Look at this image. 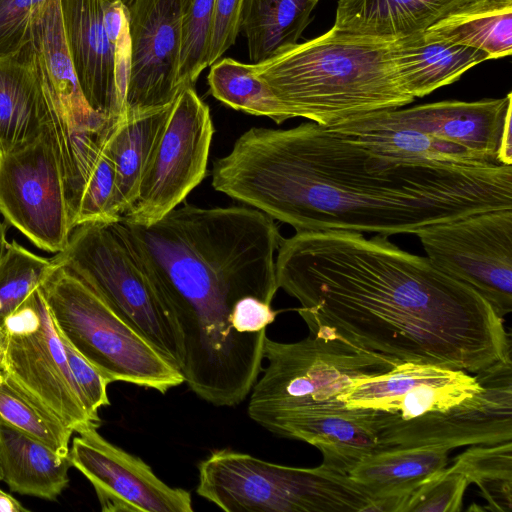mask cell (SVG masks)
Instances as JSON below:
<instances>
[{"label": "cell", "mask_w": 512, "mask_h": 512, "mask_svg": "<svg viewBox=\"0 0 512 512\" xmlns=\"http://www.w3.org/2000/svg\"><path fill=\"white\" fill-rule=\"evenodd\" d=\"M212 186L296 232L416 234L512 209V165L400 161L312 121L245 131L214 161Z\"/></svg>", "instance_id": "cell-1"}, {"label": "cell", "mask_w": 512, "mask_h": 512, "mask_svg": "<svg viewBox=\"0 0 512 512\" xmlns=\"http://www.w3.org/2000/svg\"><path fill=\"white\" fill-rule=\"evenodd\" d=\"M276 277L310 334L474 374L511 358L503 317L483 295L386 235L296 232L281 241Z\"/></svg>", "instance_id": "cell-2"}, {"label": "cell", "mask_w": 512, "mask_h": 512, "mask_svg": "<svg viewBox=\"0 0 512 512\" xmlns=\"http://www.w3.org/2000/svg\"><path fill=\"white\" fill-rule=\"evenodd\" d=\"M121 221L180 327L184 383L214 406L240 404L277 315L283 238L274 219L245 206L184 205L149 226Z\"/></svg>", "instance_id": "cell-3"}, {"label": "cell", "mask_w": 512, "mask_h": 512, "mask_svg": "<svg viewBox=\"0 0 512 512\" xmlns=\"http://www.w3.org/2000/svg\"><path fill=\"white\" fill-rule=\"evenodd\" d=\"M251 65L291 118L325 127L414 101L398 80L391 40L334 27Z\"/></svg>", "instance_id": "cell-4"}, {"label": "cell", "mask_w": 512, "mask_h": 512, "mask_svg": "<svg viewBox=\"0 0 512 512\" xmlns=\"http://www.w3.org/2000/svg\"><path fill=\"white\" fill-rule=\"evenodd\" d=\"M51 260L83 281L182 371L185 348L178 322L121 219L75 226L66 247Z\"/></svg>", "instance_id": "cell-5"}, {"label": "cell", "mask_w": 512, "mask_h": 512, "mask_svg": "<svg viewBox=\"0 0 512 512\" xmlns=\"http://www.w3.org/2000/svg\"><path fill=\"white\" fill-rule=\"evenodd\" d=\"M197 494L227 512H371L373 501L340 472L300 468L219 449L198 464Z\"/></svg>", "instance_id": "cell-6"}, {"label": "cell", "mask_w": 512, "mask_h": 512, "mask_svg": "<svg viewBox=\"0 0 512 512\" xmlns=\"http://www.w3.org/2000/svg\"><path fill=\"white\" fill-rule=\"evenodd\" d=\"M40 287L57 331L110 384L165 394L184 383L180 370L65 267L54 264Z\"/></svg>", "instance_id": "cell-7"}, {"label": "cell", "mask_w": 512, "mask_h": 512, "mask_svg": "<svg viewBox=\"0 0 512 512\" xmlns=\"http://www.w3.org/2000/svg\"><path fill=\"white\" fill-rule=\"evenodd\" d=\"M263 357L268 364L250 391L247 409L259 425L288 412L341 404L338 396L356 380L402 363L325 334L292 343L266 337Z\"/></svg>", "instance_id": "cell-8"}, {"label": "cell", "mask_w": 512, "mask_h": 512, "mask_svg": "<svg viewBox=\"0 0 512 512\" xmlns=\"http://www.w3.org/2000/svg\"><path fill=\"white\" fill-rule=\"evenodd\" d=\"M2 328L5 380L38 409L73 432L96 424L74 383L41 287L4 320Z\"/></svg>", "instance_id": "cell-9"}, {"label": "cell", "mask_w": 512, "mask_h": 512, "mask_svg": "<svg viewBox=\"0 0 512 512\" xmlns=\"http://www.w3.org/2000/svg\"><path fill=\"white\" fill-rule=\"evenodd\" d=\"M214 125L193 86L180 91L143 171L137 199L121 217L149 226L175 209L206 176Z\"/></svg>", "instance_id": "cell-10"}, {"label": "cell", "mask_w": 512, "mask_h": 512, "mask_svg": "<svg viewBox=\"0 0 512 512\" xmlns=\"http://www.w3.org/2000/svg\"><path fill=\"white\" fill-rule=\"evenodd\" d=\"M416 235L438 269L477 290L500 316L512 311V209L437 223Z\"/></svg>", "instance_id": "cell-11"}, {"label": "cell", "mask_w": 512, "mask_h": 512, "mask_svg": "<svg viewBox=\"0 0 512 512\" xmlns=\"http://www.w3.org/2000/svg\"><path fill=\"white\" fill-rule=\"evenodd\" d=\"M0 213L35 246L58 253L72 230L53 138L0 152Z\"/></svg>", "instance_id": "cell-12"}, {"label": "cell", "mask_w": 512, "mask_h": 512, "mask_svg": "<svg viewBox=\"0 0 512 512\" xmlns=\"http://www.w3.org/2000/svg\"><path fill=\"white\" fill-rule=\"evenodd\" d=\"M481 389L445 412L382 427V449L392 447L492 445L512 440V361L475 373Z\"/></svg>", "instance_id": "cell-13"}, {"label": "cell", "mask_w": 512, "mask_h": 512, "mask_svg": "<svg viewBox=\"0 0 512 512\" xmlns=\"http://www.w3.org/2000/svg\"><path fill=\"white\" fill-rule=\"evenodd\" d=\"M99 425L75 431L72 467L92 485L103 512H192L189 491L171 487L141 458L106 440Z\"/></svg>", "instance_id": "cell-14"}, {"label": "cell", "mask_w": 512, "mask_h": 512, "mask_svg": "<svg viewBox=\"0 0 512 512\" xmlns=\"http://www.w3.org/2000/svg\"><path fill=\"white\" fill-rule=\"evenodd\" d=\"M481 389L476 375L457 369L402 362L384 373L356 380L338 400L375 411L379 430L445 412Z\"/></svg>", "instance_id": "cell-15"}, {"label": "cell", "mask_w": 512, "mask_h": 512, "mask_svg": "<svg viewBox=\"0 0 512 512\" xmlns=\"http://www.w3.org/2000/svg\"><path fill=\"white\" fill-rule=\"evenodd\" d=\"M130 69L125 112L171 104L179 80L182 0H132L127 6Z\"/></svg>", "instance_id": "cell-16"}, {"label": "cell", "mask_w": 512, "mask_h": 512, "mask_svg": "<svg viewBox=\"0 0 512 512\" xmlns=\"http://www.w3.org/2000/svg\"><path fill=\"white\" fill-rule=\"evenodd\" d=\"M388 112L398 122L466 152L479 164L501 165L499 150L511 121L512 93L502 98L446 100Z\"/></svg>", "instance_id": "cell-17"}, {"label": "cell", "mask_w": 512, "mask_h": 512, "mask_svg": "<svg viewBox=\"0 0 512 512\" xmlns=\"http://www.w3.org/2000/svg\"><path fill=\"white\" fill-rule=\"evenodd\" d=\"M260 426L314 445L323 454L322 464L344 475L365 455L382 450L375 411L344 403L288 412Z\"/></svg>", "instance_id": "cell-18"}, {"label": "cell", "mask_w": 512, "mask_h": 512, "mask_svg": "<svg viewBox=\"0 0 512 512\" xmlns=\"http://www.w3.org/2000/svg\"><path fill=\"white\" fill-rule=\"evenodd\" d=\"M65 35L81 91L99 114L118 119L124 113L114 46L104 21V0H60Z\"/></svg>", "instance_id": "cell-19"}, {"label": "cell", "mask_w": 512, "mask_h": 512, "mask_svg": "<svg viewBox=\"0 0 512 512\" xmlns=\"http://www.w3.org/2000/svg\"><path fill=\"white\" fill-rule=\"evenodd\" d=\"M448 448L392 447L365 455L346 476L373 501L372 511L404 512L411 493L448 464Z\"/></svg>", "instance_id": "cell-20"}, {"label": "cell", "mask_w": 512, "mask_h": 512, "mask_svg": "<svg viewBox=\"0 0 512 512\" xmlns=\"http://www.w3.org/2000/svg\"><path fill=\"white\" fill-rule=\"evenodd\" d=\"M45 100L31 41L0 58V152L36 141L46 124Z\"/></svg>", "instance_id": "cell-21"}, {"label": "cell", "mask_w": 512, "mask_h": 512, "mask_svg": "<svg viewBox=\"0 0 512 512\" xmlns=\"http://www.w3.org/2000/svg\"><path fill=\"white\" fill-rule=\"evenodd\" d=\"M398 80L414 99L457 81L470 68L491 57L483 50L431 39L423 31L391 41Z\"/></svg>", "instance_id": "cell-22"}, {"label": "cell", "mask_w": 512, "mask_h": 512, "mask_svg": "<svg viewBox=\"0 0 512 512\" xmlns=\"http://www.w3.org/2000/svg\"><path fill=\"white\" fill-rule=\"evenodd\" d=\"M470 0H338L332 27L395 40L425 31Z\"/></svg>", "instance_id": "cell-23"}, {"label": "cell", "mask_w": 512, "mask_h": 512, "mask_svg": "<svg viewBox=\"0 0 512 512\" xmlns=\"http://www.w3.org/2000/svg\"><path fill=\"white\" fill-rule=\"evenodd\" d=\"M72 467L49 447L0 421V470L11 492L56 500L69 483Z\"/></svg>", "instance_id": "cell-24"}, {"label": "cell", "mask_w": 512, "mask_h": 512, "mask_svg": "<svg viewBox=\"0 0 512 512\" xmlns=\"http://www.w3.org/2000/svg\"><path fill=\"white\" fill-rule=\"evenodd\" d=\"M171 104L143 112L123 113L107 137L105 149L115 171L113 210L118 218L128 213L137 199L148 157Z\"/></svg>", "instance_id": "cell-25"}, {"label": "cell", "mask_w": 512, "mask_h": 512, "mask_svg": "<svg viewBox=\"0 0 512 512\" xmlns=\"http://www.w3.org/2000/svg\"><path fill=\"white\" fill-rule=\"evenodd\" d=\"M427 38L480 49L491 59L512 54V0H470L423 31Z\"/></svg>", "instance_id": "cell-26"}, {"label": "cell", "mask_w": 512, "mask_h": 512, "mask_svg": "<svg viewBox=\"0 0 512 512\" xmlns=\"http://www.w3.org/2000/svg\"><path fill=\"white\" fill-rule=\"evenodd\" d=\"M320 0H243L240 32L252 64L298 43Z\"/></svg>", "instance_id": "cell-27"}, {"label": "cell", "mask_w": 512, "mask_h": 512, "mask_svg": "<svg viewBox=\"0 0 512 512\" xmlns=\"http://www.w3.org/2000/svg\"><path fill=\"white\" fill-rule=\"evenodd\" d=\"M210 67L209 89L220 102L238 111L268 117L277 124L291 119L268 84L254 72L251 63L220 58Z\"/></svg>", "instance_id": "cell-28"}, {"label": "cell", "mask_w": 512, "mask_h": 512, "mask_svg": "<svg viewBox=\"0 0 512 512\" xmlns=\"http://www.w3.org/2000/svg\"><path fill=\"white\" fill-rule=\"evenodd\" d=\"M453 468L481 489L485 510H512V443L472 445L454 459Z\"/></svg>", "instance_id": "cell-29"}, {"label": "cell", "mask_w": 512, "mask_h": 512, "mask_svg": "<svg viewBox=\"0 0 512 512\" xmlns=\"http://www.w3.org/2000/svg\"><path fill=\"white\" fill-rule=\"evenodd\" d=\"M51 259L40 257L16 241L8 243L0 262V327L4 320L38 287L53 269Z\"/></svg>", "instance_id": "cell-30"}, {"label": "cell", "mask_w": 512, "mask_h": 512, "mask_svg": "<svg viewBox=\"0 0 512 512\" xmlns=\"http://www.w3.org/2000/svg\"><path fill=\"white\" fill-rule=\"evenodd\" d=\"M0 421L68 457L72 430L49 417L19 393L5 378L0 385Z\"/></svg>", "instance_id": "cell-31"}, {"label": "cell", "mask_w": 512, "mask_h": 512, "mask_svg": "<svg viewBox=\"0 0 512 512\" xmlns=\"http://www.w3.org/2000/svg\"><path fill=\"white\" fill-rule=\"evenodd\" d=\"M215 0H182L179 80L193 86L207 67Z\"/></svg>", "instance_id": "cell-32"}, {"label": "cell", "mask_w": 512, "mask_h": 512, "mask_svg": "<svg viewBox=\"0 0 512 512\" xmlns=\"http://www.w3.org/2000/svg\"><path fill=\"white\" fill-rule=\"evenodd\" d=\"M469 484L462 472L446 466L411 493L404 512H459Z\"/></svg>", "instance_id": "cell-33"}, {"label": "cell", "mask_w": 512, "mask_h": 512, "mask_svg": "<svg viewBox=\"0 0 512 512\" xmlns=\"http://www.w3.org/2000/svg\"><path fill=\"white\" fill-rule=\"evenodd\" d=\"M50 0H0V58L32 39L33 25Z\"/></svg>", "instance_id": "cell-34"}, {"label": "cell", "mask_w": 512, "mask_h": 512, "mask_svg": "<svg viewBox=\"0 0 512 512\" xmlns=\"http://www.w3.org/2000/svg\"><path fill=\"white\" fill-rule=\"evenodd\" d=\"M70 373L91 420L100 424L98 411L110 404L107 387L109 381L89 363L59 332Z\"/></svg>", "instance_id": "cell-35"}, {"label": "cell", "mask_w": 512, "mask_h": 512, "mask_svg": "<svg viewBox=\"0 0 512 512\" xmlns=\"http://www.w3.org/2000/svg\"><path fill=\"white\" fill-rule=\"evenodd\" d=\"M242 4L243 0H215L207 67L218 61L234 45L240 33Z\"/></svg>", "instance_id": "cell-36"}, {"label": "cell", "mask_w": 512, "mask_h": 512, "mask_svg": "<svg viewBox=\"0 0 512 512\" xmlns=\"http://www.w3.org/2000/svg\"><path fill=\"white\" fill-rule=\"evenodd\" d=\"M20 501L0 488V512H29Z\"/></svg>", "instance_id": "cell-37"}, {"label": "cell", "mask_w": 512, "mask_h": 512, "mask_svg": "<svg viewBox=\"0 0 512 512\" xmlns=\"http://www.w3.org/2000/svg\"><path fill=\"white\" fill-rule=\"evenodd\" d=\"M8 242L6 240V225L0 221V262L6 253Z\"/></svg>", "instance_id": "cell-38"}, {"label": "cell", "mask_w": 512, "mask_h": 512, "mask_svg": "<svg viewBox=\"0 0 512 512\" xmlns=\"http://www.w3.org/2000/svg\"><path fill=\"white\" fill-rule=\"evenodd\" d=\"M5 350V332L2 327H0V370H2L3 356Z\"/></svg>", "instance_id": "cell-39"}, {"label": "cell", "mask_w": 512, "mask_h": 512, "mask_svg": "<svg viewBox=\"0 0 512 512\" xmlns=\"http://www.w3.org/2000/svg\"><path fill=\"white\" fill-rule=\"evenodd\" d=\"M105 1H113V0H105ZM121 1L125 6H127L128 4H130L132 2V0H119Z\"/></svg>", "instance_id": "cell-40"}, {"label": "cell", "mask_w": 512, "mask_h": 512, "mask_svg": "<svg viewBox=\"0 0 512 512\" xmlns=\"http://www.w3.org/2000/svg\"><path fill=\"white\" fill-rule=\"evenodd\" d=\"M4 381V374L2 372V370H0V385L3 383Z\"/></svg>", "instance_id": "cell-41"}, {"label": "cell", "mask_w": 512, "mask_h": 512, "mask_svg": "<svg viewBox=\"0 0 512 512\" xmlns=\"http://www.w3.org/2000/svg\"><path fill=\"white\" fill-rule=\"evenodd\" d=\"M0 481H2V473H1V470H0Z\"/></svg>", "instance_id": "cell-42"}]
</instances>
